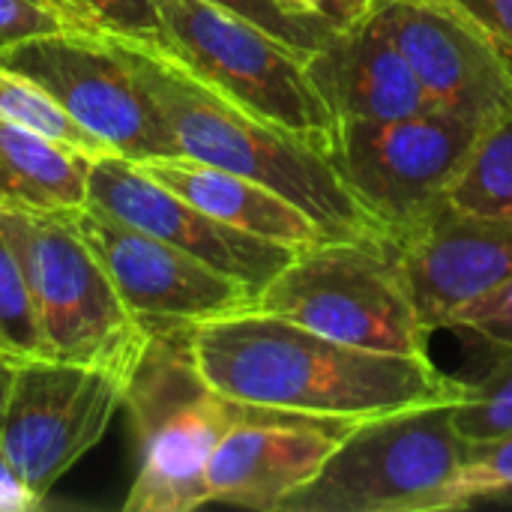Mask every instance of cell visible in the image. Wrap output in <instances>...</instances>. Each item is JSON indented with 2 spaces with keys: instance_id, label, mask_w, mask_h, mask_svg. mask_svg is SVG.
<instances>
[{
  "instance_id": "1",
  "label": "cell",
  "mask_w": 512,
  "mask_h": 512,
  "mask_svg": "<svg viewBox=\"0 0 512 512\" xmlns=\"http://www.w3.org/2000/svg\"><path fill=\"white\" fill-rule=\"evenodd\" d=\"M192 351L222 396L300 417L360 423L465 393L429 357L354 348L255 306L192 324Z\"/></svg>"
},
{
  "instance_id": "2",
  "label": "cell",
  "mask_w": 512,
  "mask_h": 512,
  "mask_svg": "<svg viewBox=\"0 0 512 512\" xmlns=\"http://www.w3.org/2000/svg\"><path fill=\"white\" fill-rule=\"evenodd\" d=\"M162 114L177 153L252 177L309 213L330 237L384 234L336 171L330 150L231 102L171 51L102 33Z\"/></svg>"
},
{
  "instance_id": "3",
  "label": "cell",
  "mask_w": 512,
  "mask_h": 512,
  "mask_svg": "<svg viewBox=\"0 0 512 512\" xmlns=\"http://www.w3.org/2000/svg\"><path fill=\"white\" fill-rule=\"evenodd\" d=\"M126 408L138 438L126 512H192L210 504L207 468L219 441L261 411L207 384L192 351V327L150 330L126 384Z\"/></svg>"
},
{
  "instance_id": "4",
  "label": "cell",
  "mask_w": 512,
  "mask_h": 512,
  "mask_svg": "<svg viewBox=\"0 0 512 512\" xmlns=\"http://www.w3.org/2000/svg\"><path fill=\"white\" fill-rule=\"evenodd\" d=\"M255 309L354 348L429 357L432 330L390 234L324 237L300 249L261 288Z\"/></svg>"
},
{
  "instance_id": "5",
  "label": "cell",
  "mask_w": 512,
  "mask_h": 512,
  "mask_svg": "<svg viewBox=\"0 0 512 512\" xmlns=\"http://www.w3.org/2000/svg\"><path fill=\"white\" fill-rule=\"evenodd\" d=\"M471 444L456 423V402L360 420L276 512H435Z\"/></svg>"
},
{
  "instance_id": "6",
  "label": "cell",
  "mask_w": 512,
  "mask_h": 512,
  "mask_svg": "<svg viewBox=\"0 0 512 512\" xmlns=\"http://www.w3.org/2000/svg\"><path fill=\"white\" fill-rule=\"evenodd\" d=\"M0 231L21 261L48 357L99 366L129 381L150 330L123 306L69 210H0Z\"/></svg>"
},
{
  "instance_id": "7",
  "label": "cell",
  "mask_w": 512,
  "mask_h": 512,
  "mask_svg": "<svg viewBox=\"0 0 512 512\" xmlns=\"http://www.w3.org/2000/svg\"><path fill=\"white\" fill-rule=\"evenodd\" d=\"M162 48L246 111L333 150L336 120L306 72V57L258 24L207 0H153Z\"/></svg>"
},
{
  "instance_id": "8",
  "label": "cell",
  "mask_w": 512,
  "mask_h": 512,
  "mask_svg": "<svg viewBox=\"0 0 512 512\" xmlns=\"http://www.w3.org/2000/svg\"><path fill=\"white\" fill-rule=\"evenodd\" d=\"M483 123L444 108L348 123L336 129L330 159L378 228L402 240L447 201Z\"/></svg>"
},
{
  "instance_id": "9",
  "label": "cell",
  "mask_w": 512,
  "mask_h": 512,
  "mask_svg": "<svg viewBox=\"0 0 512 512\" xmlns=\"http://www.w3.org/2000/svg\"><path fill=\"white\" fill-rule=\"evenodd\" d=\"M117 372L36 357L12 363L3 405V459L39 501L84 459L126 405Z\"/></svg>"
},
{
  "instance_id": "10",
  "label": "cell",
  "mask_w": 512,
  "mask_h": 512,
  "mask_svg": "<svg viewBox=\"0 0 512 512\" xmlns=\"http://www.w3.org/2000/svg\"><path fill=\"white\" fill-rule=\"evenodd\" d=\"M0 66L30 78L111 153L129 162L177 156L153 99L102 33L66 30L0 51Z\"/></svg>"
},
{
  "instance_id": "11",
  "label": "cell",
  "mask_w": 512,
  "mask_h": 512,
  "mask_svg": "<svg viewBox=\"0 0 512 512\" xmlns=\"http://www.w3.org/2000/svg\"><path fill=\"white\" fill-rule=\"evenodd\" d=\"M123 306L147 327H192L255 306V291L201 258L93 207L69 210Z\"/></svg>"
},
{
  "instance_id": "12",
  "label": "cell",
  "mask_w": 512,
  "mask_h": 512,
  "mask_svg": "<svg viewBox=\"0 0 512 512\" xmlns=\"http://www.w3.org/2000/svg\"><path fill=\"white\" fill-rule=\"evenodd\" d=\"M87 207L201 258L219 273L249 285L255 294H261V288L297 255L288 246L252 237L207 216L177 192L156 183L138 162L117 153L93 159Z\"/></svg>"
},
{
  "instance_id": "13",
  "label": "cell",
  "mask_w": 512,
  "mask_h": 512,
  "mask_svg": "<svg viewBox=\"0 0 512 512\" xmlns=\"http://www.w3.org/2000/svg\"><path fill=\"white\" fill-rule=\"evenodd\" d=\"M369 9L432 108L486 120L512 96L510 57L447 0H372Z\"/></svg>"
},
{
  "instance_id": "14",
  "label": "cell",
  "mask_w": 512,
  "mask_h": 512,
  "mask_svg": "<svg viewBox=\"0 0 512 512\" xmlns=\"http://www.w3.org/2000/svg\"><path fill=\"white\" fill-rule=\"evenodd\" d=\"M351 429V420L261 408L219 441L207 468L210 504L276 512L291 492L321 471Z\"/></svg>"
},
{
  "instance_id": "15",
  "label": "cell",
  "mask_w": 512,
  "mask_h": 512,
  "mask_svg": "<svg viewBox=\"0 0 512 512\" xmlns=\"http://www.w3.org/2000/svg\"><path fill=\"white\" fill-rule=\"evenodd\" d=\"M396 243L414 303L432 333L444 330L459 306L512 276L510 216H471L444 201Z\"/></svg>"
},
{
  "instance_id": "16",
  "label": "cell",
  "mask_w": 512,
  "mask_h": 512,
  "mask_svg": "<svg viewBox=\"0 0 512 512\" xmlns=\"http://www.w3.org/2000/svg\"><path fill=\"white\" fill-rule=\"evenodd\" d=\"M309 81L327 102L336 129L348 123H381L432 108L408 60L369 9L339 27L306 57Z\"/></svg>"
},
{
  "instance_id": "17",
  "label": "cell",
  "mask_w": 512,
  "mask_h": 512,
  "mask_svg": "<svg viewBox=\"0 0 512 512\" xmlns=\"http://www.w3.org/2000/svg\"><path fill=\"white\" fill-rule=\"evenodd\" d=\"M156 183L165 189L177 192L207 216L246 231L261 240H273L279 246H288L294 252L309 249L330 237L309 213H303L297 204H291L285 195L273 192L270 186L189 159V156H162V159H147L138 162Z\"/></svg>"
},
{
  "instance_id": "18",
  "label": "cell",
  "mask_w": 512,
  "mask_h": 512,
  "mask_svg": "<svg viewBox=\"0 0 512 512\" xmlns=\"http://www.w3.org/2000/svg\"><path fill=\"white\" fill-rule=\"evenodd\" d=\"M93 156L0 120V210H78Z\"/></svg>"
},
{
  "instance_id": "19",
  "label": "cell",
  "mask_w": 512,
  "mask_h": 512,
  "mask_svg": "<svg viewBox=\"0 0 512 512\" xmlns=\"http://www.w3.org/2000/svg\"><path fill=\"white\" fill-rule=\"evenodd\" d=\"M447 204L471 216L512 219V96L486 117Z\"/></svg>"
},
{
  "instance_id": "20",
  "label": "cell",
  "mask_w": 512,
  "mask_h": 512,
  "mask_svg": "<svg viewBox=\"0 0 512 512\" xmlns=\"http://www.w3.org/2000/svg\"><path fill=\"white\" fill-rule=\"evenodd\" d=\"M0 120L21 126L27 132H36L48 141H57L63 147L81 150L93 159L108 156L111 150L90 135L84 126H78L51 93H45L39 84H33L30 78L0 66Z\"/></svg>"
},
{
  "instance_id": "21",
  "label": "cell",
  "mask_w": 512,
  "mask_h": 512,
  "mask_svg": "<svg viewBox=\"0 0 512 512\" xmlns=\"http://www.w3.org/2000/svg\"><path fill=\"white\" fill-rule=\"evenodd\" d=\"M512 507V429L474 441L465 468L438 498L435 512Z\"/></svg>"
},
{
  "instance_id": "22",
  "label": "cell",
  "mask_w": 512,
  "mask_h": 512,
  "mask_svg": "<svg viewBox=\"0 0 512 512\" xmlns=\"http://www.w3.org/2000/svg\"><path fill=\"white\" fill-rule=\"evenodd\" d=\"M36 357H48V351L36 321L33 297L15 249L0 231V360L21 363Z\"/></svg>"
},
{
  "instance_id": "23",
  "label": "cell",
  "mask_w": 512,
  "mask_h": 512,
  "mask_svg": "<svg viewBox=\"0 0 512 512\" xmlns=\"http://www.w3.org/2000/svg\"><path fill=\"white\" fill-rule=\"evenodd\" d=\"M456 423L468 441H489L512 429V348L492 351L483 375L465 381Z\"/></svg>"
},
{
  "instance_id": "24",
  "label": "cell",
  "mask_w": 512,
  "mask_h": 512,
  "mask_svg": "<svg viewBox=\"0 0 512 512\" xmlns=\"http://www.w3.org/2000/svg\"><path fill=\"white\" fill-rule=\"evenodd\" d=\"M207 3L258 24L261 30L282 39L303 57L318 51L339 30L318 12L300 6L297 0H207Z\"/></svg>"
},
{
  "instance_id": "25",
  "label": "cell",
  "mask_w": 512,
  "mask_h": 512,
  "mask_svg": "<svg viewBox=\"0 0 512 512\" xmlns=\"http://www.w3.org/2000/svg\"><path fill=\"white\" fill-rule=\"evenodd\" d=\"M444 330L468 333L489 351L512 348V276L459 306L447 318Z\"/></svg>"
},
{
  "instance_id": "26",
  "label": "cell",
  "mask_w": 512,
  "mask_h": 512,
  "mask_svg": "<svg viewBox=\"0 0 512 512\" xmlns=\"http://www.w3.org/2000/svg\"><path fill=\"white\" fill-rule=\"evenodd\" d=\"M96 33H114L138 42L162 45V21L153 0H63Z\"/></svg>"
},
{
  "instance_id": "27",
  "label": "cell",
  "mask_w": 512,
  "mask_h": 512,
  "mask_svg": "<svg viewBox=\"0 0 512 512\" xmlns=\"http://www.w3.org/2000/svg\"><path fill=\"white\" fill-rule=\"evenodd\" d=\"M66 30L96 33L81 15L69 9H57L39 0H0V51L36 36L66 33Z\"/></svg>"
},
{
  "instance_id": "28",
  "label": "cell",
  "mask_w": 512,
  "mask_h": 512,
  "mask_svg": "<svg viewBox=\"0 0 512 512\" xmlns=\"http://www.w3.org/2000/svg\"><path fill=\"white\" fill-rule=\"evenodd\" d=\"M512 60V0H447Z\"/></svg>"
},
{
  "instance_id": "29",
  "label": "cell",
  "mask_w": 512,
  "mask_h": 512,
  "mask_svg": "<svg viewBox=\"0 0 512 512\" xmlns=\"http://www.w3.org/2000/svg\"><path fill=\"white\" fill-rule=\"evenodd\" d=\"M9 375H12V363L0 360V512H27L39 507V498L15 480V474L3 459V405H6Z\"/></svg>"
},
{
  "instance_id": "30",
  "label": "cell",
  "mask_w": 512,
  "mask_h": 512,
  "mask_svg": "<svg viewBox=\"0 0 512 512\" xmlns=\"http://www.w3.org/2000/svg\"><path fill=\"white\" fill-rule=\"evenodd\" d=\"M300 6L318 12L321 18H327L333 27H348L357 18H363L372 6V0H297Z\"/></svg>"
},
{
  "instance_id": "31",
  "label": "cell",
  "mask_w": 512,
  "mask_h": 512,
  "mask_svg": "<svg viewBox=\"0 0 512 512\" xmlns=\"http://www.w3.org/2000/svg\"><path fill=\"white\" fill-rule=\"evenodd\" d=\"M39 3H48V6H57V9H69V12H75V9H72V6H66L63 0H39ZM75 15H78V12H75ZM87 24H90V21H87ZM90 27H93V24H90Z\"/></svg>"
}]
</instances>
